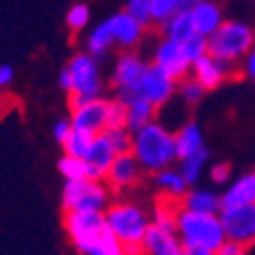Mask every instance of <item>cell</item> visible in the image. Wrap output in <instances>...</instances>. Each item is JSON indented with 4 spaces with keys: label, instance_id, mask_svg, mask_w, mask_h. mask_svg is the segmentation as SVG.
Instances as JSON below:
<instances>
[{
    "label": "cell",
    "instance_id": "6da1fadb",
    "mask_svg": "<svg viewBox=\"0 0 255 255\" xmlns=\"http://www.w3.org/2000/svg\"><path fill=\"white\" fill-rule=\"evenodd\" d=\"M178 237L186 255H215L227 241L219 215H204L188 208L178 212Z\"/></svg>",
    "mask_w": 255,
    "mask_h": 255
},
{
    "label": "cell",
    "instance_id": "7a4b0ae2",
    "mask_svg": "<svg viewBox=\"0 0 255 255\" xmlns=\"http://www.w3.org/2000/svg\"><path fill=\"white\" fill-rule=\"evenodd\" d=\"M133 153L145 172H159L180 159L176 135H172L155 121L133 133Z\"/></svg>",
    "mask_w": 255,
    "mask_h": 255
},
{
    "label": "cell",
    "instance_id": "3957f363",
    "mask_svg": "<svg viewBox=\"0 0 255 255\" xmlns=\"http://www.w3.org/2000/svg\"><path fill=\"white\" fill-rule=\"evenodd\" d=\"M106 223L125 245V253H143V237L149 227L145 212L135 204H115L106 208Z\"/></svg>",
    "mask_w": 255,
    "mask_h": 255
},
{
    "label": "cell",
    "instance_id": "277c9868",
    "mask_svg": "<svg viewBox=\"0 0 255 255\" xmlns=\"http://www.w3.org/2000/svg\"><path fill=\"white\" fill-rule=\"evenodd\" d=\"M208 39V53L221 59L237 61L245 59V55L255 47V31L239 20L223 23Z\"/></svg>",
    "mask_w": 255,
    "mask_h": 255
},
{
    "label": "cell",
    "instance_id": "5b68a950",
    "mask_svg": "<svg viewBox=\"0 0 255 255\" xmlns=\"http://www.w3.org/2000/svg\"><path fill=\"white\" fill-rule=\"evenodd\" d=\"M66 229L72 243L78 251L94 255L102 235L109 229L104 212L96 210H68L66 215Z\"/></svg>",
    "mask_w": 255,
    "mask_h": 255
},
{
    "label": "cell",
    "instance_id": "8992f818",
    "mask_svg": "<svg viewBox=\"0 0 255 255\" xmlns=\"http://www.w3.org/2000/svg\"><path fill=\"white\" fill-rule=\"evenodd\" d=\"M68 68H70L72 80H74V90L70 92L72 94V100H70L72 111L90 100L102 98V82H100V72H98V61L90 51L78 53L70 61Z\"/></svg>",
    "mask_w": 255,
    "mask_h": 255
},
{
    "label": "cell",
    "instance_id": "52a82bcc",
    "mask_svg": "<svg viewBox=\"0 0 255 255\" xmlns=\"http://www.w3.org/2000/svg\"><path fill=\"white\" fill-rule=\"evenodd\" d=\"M63 208L66 210H96L109 208V190L102 180H66L63 186Z\"/></svg>",
    "mask_w": 255,
    "mask_h": 255
},
{
    "label": "cell",
    "instance_id": "ba28073f",
    "mask_svg": "<svg viewBox=\"0 0 255 255\" xmlns=\"http://www.w3.org/2000/svg\"><path fill=\"white\" fill-rule=\"evenodd\" d=\"M219 217L227 239H235L247 249L255 245V204L223 206Z\"/></svg>",
    "mask_w": 255,
    "mask_h": 255
},
{
    "label": "cell",
    "instance_id": "9c48e42d",
    "mask_svg": "<svg viewBox=\"0 0 255 255\" xmlns=\"http://www.w3.org/2000/svg\"><path fill=\"white\" fill-rule=\"evenodd\" d=\"M147 70V63L133 55V53H125L119 61L117 68L113 72V86L117 88V98L123 102H129L135 96H139V82Z\"/></svg>",
    "mask_w": 255,
    "mask_h": 255
},
{
    "label": "cell",
    "instance_id": "30bf717a",
    "mask_svg": "<svg viewBox=\"0 0 255 255\" xmlns=\"http://www.w3.org/2000/svg\"><path fill=\"white\" fill-rule=\"evenodd\" d=\"M176 78L169 76L163 68H159L157 63L147 66L141 82H139V94L145 96L149 102L155 106H163L176 92Z\"/></svg>",
    "mask_w": 255,
    "mask_h": 255
},
{
    "label": "cell",
    "instance_id": "8fae6325",
    "mask_svg": "<svg viewBox=\"0 0 255 255\" xmlns=\"http://www.w3.org/2000/svg\"><path fill=\"white\" fill-rule=\"evenodd\" d=\"M72 125L74 129L88 131L92 135H100L109 127V100H90L72 111Z\"/></svg>",
    "mask_w": 255,
    "mask_h": 255
},
{
    "label": "cell",
    "instance_id": "7c38bea8",
    "mask_svg": "<svg viewBox=\"0 0 255 255\" xmlns=\"http://www.w3.org/2000/svg\"><path fill=\"white\" fill-rule=\"evenodd\" d=\"M117 149L115 145L111 143L109 135L100 133L94 137L92 145H90V151L86 153L84 161H86V174L90 180H106V174L111 169V163L117 157Z\"/></svg>",
    "mask_w": 255,
    "mask_h": 255
},
{
    "label": "cell",
    "instance_id": "4fadbf2b",
    "mask_svg": "<svg viewBox=\"0 0 255 255\" xmlns=\"http://www.w3.org/2000/svg\"><path fill=\"white\" fill-rule=\"evenodd\" d=\"M153 63H157L159 68H163L169 76H174L176 80H182L188 74V70L192 68L190 66V61L186 59V55H184L182 43L176 41V39H172V37H165L157 45Z\"/></svg>",
    "mask_w": 255,
    "mask_h": 255
},
{
    "label": "cell",
    "instance_id": "5bb4252c",
    "mask_svg": "<svg viewBox=\"0 0 255 255\" xmlns=\"http://www.w3.org/2000/svg\"><path fill=\"white\" fill-rule=\"evenodd\" d=\"M231 68H233V61L215 57L212 53H204L200 59H196L192 63L194 78L202 84L206 90L219 88L221 84L227 80V76L231 74Z\"/></svg>",
    "mask_w": 255,
    "mask_h": 255
},
{
    "label": "cell",
    "instance_id": "9a60e30c",
    "mask_svg": "<svg viewBox=\"0 0 255 255\" xmlns=\"http://www.w3.org/2000/svg\"><path fill=\"white\" fill-rule=\"evenodd\" d=\"M141 163L135 157L133 151L129 153H119L115 157V161L111 163V169L106 174V184L115 190H123V188H131L133 184H137V180L141 178Z\"/></svg>",
    "mask_w": 255,
    "mask_h": 255
},
{
    "label": "cell",
    "instance_id": "2e32d148",
    "mask_svg": "<svg viewBox=\"0 0 255 255\" xmlns=\"http://www.w3.org/2000/svg\"><path fill=\"white\" fill-rule=\"evenodd\" d=\"M143 253L151 255H180L184 253L178 233L167 231L155 223H149L143 237Z\"/></svg>",
    "mask_w": 255,
    "mask_h": 255
},
{
    "label": "cell",
    "instance_id": "e0dca14e",
    "mask_svg": "<svg viewBox=\"0 0 255 255\" xmlns=\"http://www.w3.org/2000/svg\"><path fill=\"white\" fill-rule=\"evenodd\" d=\"M223 206L255 204V172H247L233 182L221 196Z\"/></svg>",
    "mask_w": 255,
    "mask_h": 255
},
{
    "label": "cell",
    "instance_id": "ac0fdd59",
    "mask_svg": "<svg viewBox=\"0 0 255 255\" xmlns=\"http://www.w3.org/2000/svg\"><path fill=\"white\" fill-rule=\"evenodd\" d=\"M192 18H194L196 33L204 35V37H210L225 23L219 4H215L212 0H202V2H196L194 8H192Z\"/></svg>",
    "mask_w": 255,
    "mask_h": 255
},
{
    "label": "cell",
    "instance_id": "d6986e66",
    "mask_svg": "<svg viewBox=\"0 0 255 255\" xmlns=\"http://www.w3.org/2000/svg\"><path fill=\"white\" fill-rule=\"evenodd\" d=\"M113 23H115V39L121 47H135L139 43L145 27L135 16H131L127 10H123V12L113 16Z\"/></svg>",
    "mask_w": 255,
    "mask_h": 255
},
{
    "label": "cell",
    "instance_id": "ffe728a7",
    "mask_svg": "<svg viewBox=\"0 0 255 255\" xmlns=\"http://www.w3.org/2000/svg\"><path fill=\"white\" fill-rule=\"evenodd\" d=\"M155 182L161 190V196L169 200H178V202H182L190 186L180 169H172V167H163L159 172H155Z\"/></svg>",
    "mask_w": 255,
    "mask_h": 255
},
{
    "label": "cell",
    "instance_id": "44dd1931",
    "mask_svg": "<svg viewBox=\"0 0 255 255\" xmlns=\"http://www.w3.org/2000/svg\"><path fill=\"white\" fill-rule=\"evenodd\" d=\"M155 109L157 106L141 94L135 96L133 100H129L127 102V129L131 133H137L145 125H149L153 121Z\"/></svg>",
    "mask_w": 255,
    "mask_h": 255
},
{
    "label": "cell",
    "instance_id": "7402d4cb",
    "mask_svg": "<svg viewBox=\"0 0 255 255\" xmlns=\"http://www.w3.org/2000/svg\"><path fill=\"white\" fill-rule=\"evenodd\" d=\"M182 208L194 210V212H204V215H219L223 208V202H221V196L210 192V190L196 188V190L186 192V196L182 198Z\"/></svg>",
    "mask_w": 255,
    "mask_h": 255
},
{
    "label": "cell",
    "instance_id": "603a6c76",
    "mask_svg": "<svg viewBox=\"0 0 255 255\" xmlns=\"http://www.w3.org/2000/svg\"><path fill=\"white\" fill-rule=\"evenodd\" d=\"M159 27H161V31H163L167 37L180 41V43L196 33L194 18H192V10H190V12H176L174 16H169L165 23H161Z\"/></svg>",
    "mask_w": 255,
    "mask_h": 255
},
{
    "label": "cell",
    "instance_id": "cb8c5ba5",
    "mask_svg": "<svg viewBox=\"0 0 255 255\" xmlns=\"http://www.w3.org/2000/svg\"><path fill=\"white\" fill-rule=\"evenodd\" d=\"M176 147H178V157H186L204 147V137L196 123H186L182 129L176 133Z\"/></svg>",
    "mask_w": 255,
    "mask_h": 255
},
{
    "label": "cell",
    "instance_id": "d4e9b609",
    "mask_svg": "<svg viewBox=\"0 0 255 255\" xmlns=\"http://www.w3.org/2000/svg\"><path fill=\"white\" fill-rule=\"evenodd\" d=\"M117 43L115 39V23H113V16L106 18L104 23H100L88 37V51L94 55V57H102L109 47Z\"/></svg>",
    "mask_w": 255,
    "mask_h": 255
},
{
    "label": "cell",
    "instance_id": "484cf974",
    "mask_svg": "<svg viewBox=\"0 0 255 255\" xmlns=\"http://www.w3.org/2000/svg\"><path fill=\"white\" fill-rule=\"evenodd\" d=\"M206 161H208L206 147H202V149L190 153V155H186V157H180V172H182V176L186 178V182H188L190 186L196 184V182L200 180Z\"/></svg>",
    "mask_w": 255,
    "mask_h": 255
},
{
    "label": "cell",
    "instance_id": "4316f807",
    "mask_svg": "<svg viewBox=\"0 0 255 255\" xmlns=\"http://www.w3.org/2000/svg\"><path fill=\"white\" fill-rule=\"evenodd\" d=\"M96 135L88 133V131H82V129H72V133L66 137L63 141V151L68 155H76V157H86V153L90 151V145L94 141Z\"/></svg>",
    "mask_w": 255,
    "mask_h": 255
},
{
    "label": "cell",
    "instance_id": "83f0119b",
    "mask_svg": "<svg viewBox=\"0 0 255 255\" xmlns=\"http://www.w3.org/2000/svg\"><path fill=\"white\" fill-rule=\"evenodd\" d=\"M59 172L63 174L66 180H84V178H88L86 161H84V157H76V155H68V153L59 159Z\"/></svg>",
    "mask_w": 255,
    "mask_h": 255
},
{
    "label": "cell",
    "instance_id": "f1b7e54d",
    "mask_svg": "<svg viewBox=\"0 0 255 255\" xmlns=\"http://www.w3.org/2000/svg\"><path fill=\"white\" fill-rule=\"evenodd\" d=\"M182 49H184L186 59L190 61V66H192L196 59H200L204 53H208V39L204 35L194 33L192 37H188L186 41H182Z\"/></svg>",
    "mask_w": 255,
    "mask_h": 255
},
{
    "label": "cell",
    "instance_id": "f546056e",
    "mask_svg": "<svg viewBox=\"0 0 255 255\" xmlns=\"http://www.w3.org/2000/svg\"><path fill=\"white\" fill-rule=\"evenodd\" d=\"M104 133L109 135V139L115 145L117 153H129V151H133V133L127 129V127H111V129H106Z\"/></svg>",
    "mask_w": 255,
    "mask_h": 255
},
{
    "label": "cell",
    "instance_id": "4dcf8cb0",
    "mask_svg": "<svg viewBox=\"0 0 255 255\" xmlns=\"http://www.w3.org/2000/svg\"><path fill=\"white\" fill-rule=\"evenodd\" d=\"M127 12L135 16L143 27H149L153 23V14H151V0H129L127 2Z\"/></svg>",
    "mask_w": 255,
    "mask_h": 255
},
{
    "label": "cell",
    "instance_id": "1f68e13d",
    "mask_svg": "<svg viewBox=\"0 0 255 255\" xmlns=\"http://www.w3.org/2000/svg\"><path fill=\"white\" fill-rule=\"evenodd\" d=\"M204 92H206V88L202 86L196 78H186V76L182 78V82H180V96H182V100L186 104H196L202 98Z\"/></svg>",
    "mask_w": 255,
    "mask_h": 255
},
{
    "label": "cell",
    "instance_id": "d6a6232c",
    "mask_svg": "<svg viewBox=\"0 0 255 255\" xmlns=\"http://www.w3.org/2000/svg\"><path fill=\"white\" fill-rule=\"evenodd\" d=\"M178 12V0H151V14L153 23L161 25L169 16Z\"/></svg>",
    "mask_w": 255,
    "mask_h": 255
},
{
    "label": "cell",
    "instance_id": "836d02e7",
    "mask_svg": "<svg viewBox=\"0 0 255 255\" xmlns=\"http://www.w3.org/2000/svg\"><path fill=\"white\" fill-rule=\"evenodd\" d=\"M88 18H90V10H88L86 4H74V6L68 10V16H66L68 27H70L72 31L84 29V27H86V23H88Z\"/></svg>",
    "mask_w": 255,
    "mask_h": 255
},
{
    "label": "cell",
    "instance_id": "e575fe53",
    "mask_svg": "<svg viewBox=\"0 0 255 255\" xmlns=\"http://www.w3.org/2000/svg\"><path fill=\"white\" fill-rule=\"evenodd\" d=\"M127 127V102H123L121 98L109 100V127Z\"/></svg>",
    "mask_w": 255,
    "mask_h": 255
},
{
    "label": "cell",
    "instance_id": "d590c367",
    "mask_svg": "<svg viewBox=\"0 0 255 255\" xmlns=\"http://www.w3.org/2000/svg\"><path fill=\"white\" fill-rule=\"evenodd\" d=\"M231 178V167L227 163H217L210 167V180L215 184H225Z\"/></svg>",
    "mask_w": 255,
    "mask_h": 255
},
{
    "label": "cell",
    "instance_id": "8d00e7d4",
    "mask_svg": "<svg viewBox=\"0 0 255 255\" xmlns=\"http://www.w3.org/2000/svg\"><path fill=\"white\" fill-rule=\"evenodd\" d=\"M245 251H247V247H245L243 243H239V241H235V239H227V241L221 245L219 255H243Z\"/></svg>",
    "mask_w": 255,
    "mask_h": 255
},
{
    "label": "cell",
    "instance_id": "74e56055",
    "mask_svg": "<svg viewBox=\"0 0 255 255\" xmlns=\"http://www.w3.org/2000/svg\"><path fill=\"white\" fill-rule=\"evenodd\" d=\"M72 129H74L72 121H57L55 127H53V137H55V141L63 143V141H66V137L72 133Z\"/></svg>",
    "mask_w": 255,
    "mask_h": 255
},
{
    "label": "cell",
    "instance_id": "f35d334b",
    "mask_svg": "<svg viewBox=\"0 0 255 255\" xmlns=\"http://www.w3.org/2000/svg\"><path fill=\"white\" fill-rule=\"evenodd\" d=\"M59 88L66 90V92H72L74 90V80H72V72H70L68 66L59 72Z\"/></svg>",
    "mask_w": 255,
    "mask_h": 255
},
{
    "label": "cell",
    "instance_id": "ab89813d",
    "mask_svg": "<svg viewBox=\"0 0 255 255\" xmlns=\"http://www.w3.org/2000/svg\"><path fill=\"white\" fill-rule=\"evenodd\" d=\"M243 68H245V74L255 82V47L245 55V63H243Z\"/></svg>",
    "mask_w": 255,
    "mask_h": 255
},
{
    "label": "cell",
    "instance_id": "60d3db41",
    "mask_svg": "<svg viewBox=\"0 0 255 255\" xmlns=\"http://www.w3.org/2000/svg\"><path fill=\"white\" fill-rule=\"evenodd\" d=\"M14 78V72L10 66H0V88L2 86H8V84L12 82Z\"/></svg>",
    "mask_w": 255,
    "mask_h": 255
},
{
    "label": "cell",
    "instance_id": "b9f144b4",
    "mask_svg": "<svg viewBox=\"0 0 255 255\" xmlns=\"http://www.w3.org/2000/svg\"><path fill=\"white\" fill-rule=\"evenodd\" d=\"M194 0H178V12H190L194 8Z\"/></svg>",
    "mask_w": 255,
    "mask_h": 255
},
{
    "label": "cell",
    "instance_id": "7bdbcfd3",
    "mask_svg": "<svg viewBox=\"0 0 255 255\" xmlns=\"http://www.w3.org/2000/svg\"><path fill=\"white\" fill-rule=\"evenodd\" d=\"M194 2H202V0H194Z\"/></svg>",
    "mask_w": 255,
    "mask_h": 255
}]
</instances>
